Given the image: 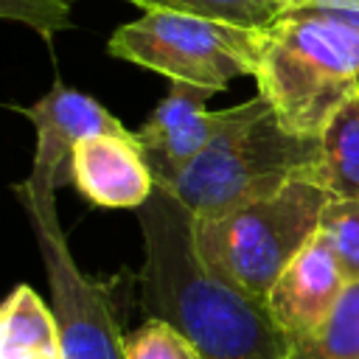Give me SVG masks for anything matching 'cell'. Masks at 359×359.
<instances>
[{
	"instance_id": "obj_8",
	"label": "cell",
	"mask_w": 359,
	"mask_h": 359,
	"mask_svg": "<svg viewBox=\"0 0 359 359\" xmlns=\"http://www.w3.org/2000/svg\"><path fill=\"white\" fill-rule=\"evenodd\" d=\"M210 95L213 90L171 81L165 98L135 132V143L160 188H168L222 129L227 109L210 112L205 107Z\"/></svg>"
},
{
	"instance_id": "obj_7",
	"label": "cell",
	"mask_w": 359,
	"mask_h": 359,
	"mask_svg": "<svg viewBox=\"0 0 359 359\" xmlns=\"http://www.w3.org/2000/svg\"><path fill=\"white\" fill-rule=\"evenodd\" d=\"M17 112L31 118L36 129V154L28 177L50 188L73 182V151L79 143L98 135H135L93 95L65 87L62 81H56L36 104L25 109L17 107Z\"/></svg>"
},
{
	"instance_id": "obj_9",
	"label": "cell",
	"mask_w": 359,
	"mask_h": 359,
	"mask_svg": "<svg viewBox=\"0 0 359 359\" xmlns=\"http://www.w3.org/2000/svg\"><path fill=\"white\" fill-rule=\"evenodd\" d=\"M345 289L348 278L325 238L317 233L275 280L266 297V311L286 337H303L331 317Z\"/></svg>"
},
{
	"instance_id": "obj_11",
	"label": "cell",
	"mask_w": 359,
	"mask_h": 359,
	"mask_svg": "<svg viewBox=\"0 0 359 359\" xmlns=\"http://www.w3.org/2000/svg\"><path fill=\"white\" fill-rule=\"evenodd\" d=\"M0 359H65L56 314L31 286L20 283L0 309Z\"/></svg>"
},
{
	"instance_id": "obj_2",
	"label": "cell",
	"mask_w": 359,
	"mask_h": 359,
	"mask_svg": "<svg viewBox=\"0 0 359 359\" xmlns=\"http://www.w3.org/2000/svg\"><path fill=\"white\" fill-rule=\"evenodd\" d=\"M255 81L289 132L320 137L359 95V0H292L264 31Z\"/></svg>"
},
{
	"instance_id": "obj_1",
	"label": "cell",
	"mask_w": 359,
	"mask_h": 359,
	"mask_svg": "<svg viewBox=\"0 0 359 359\" xmlns=\"http://www.w3.org/2000/svg\"><path fill=\"white\" fill-rule=\"evenodd\" d=\"M143 264L140 303L149 317L177 325L202 359H283L289 337L266 306L213 278L194 244V213L165 188L137 208Z\"/></svg>"
},
{
	"instance_id": "obj_16",
	"label": "cell",
	"mask_w": 359,
	"mask_h": 359,
	"mask_svg": "<svg viewBox=\"0 0 359 359\" xmlns=\"http://www.w3.org/2000/svg\"><path fill=\"white\" fill-rule=\"evenodd\" d=\"M126 359H202L199 348L168 320L149 317L140 328L126 334Z\"/></svg>"
},
{
	"instance_id": "obj_4",
	"label": "cell",
	"mask_w": 359,
	"mask_h": 359,
	"mask_svg": "<svg viewBox=\"0 0 359 359\" xmlns=\"http://www.w3.org/2000/svg\"><path fill=\"white\" fill-rule=\"evenodd\" d=\"M331 194L317 180H294L272 196L219 216H194V244L205 269L266 306L292 258L320 233Z\"/></svg>"
},
{
	"instance_id": "obj_6",
	"label": "cell",
	"mask_w": 359,
	"mask_h": 359,
	"mask_svg": "<svg viewBox=\"0 0 359 359\" xmlns=\"http://www.w3.org/2000/svg\"><path fill=\"white\" fill-rule=\"evenodd\" d=\"M53 191L45 182L25 177L17 196L25 205L28 222L36 233L45 275L50 283V309L62 334L65 359H126L121 323L115 317V297L107 280L84 275L67 247L56 216Z\"/></svg>"
},
{
	"instance_id": "obj_5",
	"label": "cell",
	"mask_w": 359,
	"mask_h": 359,
	"mask_svg": "<svg viewBox=\"0 0 359 359\" xmlns=\"http://www.w3.org/2000/svg\"><path fill=\"white\" fill-rule=\"evenodd\" d=\"M261 45L264 31L177 11H143L109 36L107 50L171 81L219 93L238 76L255 79Z\"/></svg>"
},
{
	"instance_id": "obj_14",
	"label": "cell",
	"mask_w": 359,
	"mask_h": 359,
	"mask_svg": "<svg viewBox=\"0 0 359 359\" xmlns=\"http://www.w3.org/2000/svg\"><path fill=\"white\" fill-rule=\"evenodd\" d=\"M143 11H177L202 20H216L238 28L266 31L280 20L292 0H129Z\"/></svg>"
},
{
	"instance_id": "obj_10",
	"label": "cell",
	"mask_w": 359,
	"mask_h": 359,
	"mask_svg": "<svg viewBox=\"0 0 359 359\" xmlns=\"http://www.w3.org/2000/svg\"><path fill=\"white\" fill-rule=\"evenodd\" d=\"M73 185L98 208H143L157 182L135 135H98L73 151Z\"/></svg>"
},
{
	"instance_id": "obj_13",
	"label": "cell",
	"mask_w": 359,
	"mask_h": 359,
	"mask_svg": "<svg viewBox=\"0 0 359 359\" xmlns=\"http://www.w3.org/2000/svg\"><path fill=\"white\" fill-rule=\"evenodd\" d=\"M283 359H359V283H348L342 300L317 331L289 337Z\"/></svg>"
},
{
	"instance_id": "obj_3",
	"label": "cell",
	"mask_w": 359,
	"mask_h": 359,
	"mask_svg": "<svg viewBox=\"0 0 359 359\" xmlns=\"http://www.w3.org/2000/svg\"><path fill=\"white\" fill-rule=\"evenodd\" d=\"M320 160V137L289 132L272 104L255 95L227 107L216 137L165 191L205 219L272 196L294 180H314Z\"/></svg>"
},
{
	"instance_id": "obj_15",
	"label": "cell",
	"mask_w": 359,
	"mask_h": 359,
	"mask_svg": "<svg viewBox=\"0 0 359 359\" xmlns=\"http://www.w3.org/2000/svg\"><path fill=\"white\" fill-rule=\"evenodd\" d=\"M320 236L337 255L348 283H359V202L331 199L320 222Z\"/></svg>"
},
{
	"instance_id": "obj_12",
	"label": "cell",
	"mask_w": 359,
	"mask_h": 359,
	"mask_svg": "<svg viewBox=\"0 0 359 359\" xmlns=\"http://www.w3.org/2000/svg\"><path fill=\"white\" fill-rule=\"evenodd\" d=\"M317 182L339 202H359V95H353L323 129Z\"/></svg>"
}]
</instances>
